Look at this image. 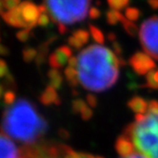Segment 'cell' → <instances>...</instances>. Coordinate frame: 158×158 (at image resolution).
<instances>
[{
	"instance_id": "cell-1",
	"label": "cell",
	"mask_w": 158,
	"mask_h": 158,
	"mask_svg": "<svg viewBox=\"0 0 158 158\" xmlns=\"http://www.w3.org/2000/svg\"><path fill=\"white\" fill-rule=\"evenodd\" d=\"M75 70L79 84L92 92H102L114 86L123 60L101 45H91L77 56Z\"/></svg>"
},
{
	"instance_id": "cell-2",
	"label": "cell",
	"mask_w": 158,
	"mask_h": 158,
	"mask_svg": "<svg viewBox=\"0 0 158 158\" xmlns=\"http://www.w3.org/2000/svg\"><path fill=\"white\" fill-rule=\"evenodd\" d=\"M1 131L24 146L37 145L47 131V122L31 103L12 94L5 96Z\"/></svg>"
},
{
	"instance_id": "cell-3",
	"label": "cell",
	"mask_w": 158,
	"mask_h": 158,
	"mask_svg": "<svg viewBox=\"0 0 158 158\" xmlns=\"http://www.w3.org/2000/svg\"><path fill=\"white\" fill-rule=\"evenodd\" d=\"M123 135L147 158H158V101L150 102L144 114H136Z\"/></svg>"
},
{
	"instance_id": "cell-4",
	"label": "cell",
	"mask_w": 158,
	"mask_h": 158,
	"mask_svg": "<svg viewBox=\"0 0 158 158\" xmlns=\"http://www.w3.org/2000/svg\"><path fill=\"white\" fill-rule=\"evenodd\" d=\"M49 15L58 26L60 33L67 31V26L84 20L89 15L91 0H45Z\"/></svg>"
},
{
	"instance_id": "cell-5",
	"label": "cell",
	"mask_w": 158,
	"mask_h": 158,
	"mask_svg": "<svg viewBox=\"0 0 158 158\" xmlns=\"http://www.w3.org/2000/svg\"><path fill=\"white\" fill-rule=\"evenodd\" d=\"M139 38L146 53L158 60V16H152L143 22Z\"/></svg>"
},
{
	"instance_id": "cell-6",
	"label": "cell",
	"mask_w": 158,
	"mask_h": 158,
	"mask_svg": "<svg viewBox=\"0 0 158 158\" xmlns=\"http://www.w3.org/2000/svg\"><path fill=\"white\" fill-rule=\"evenodd\" d=\"M32 146H19L4 132L0 131V158H29Z\"/></svg>"
},
{
	"instance_id": "cell-7",
	"label": "cell",
	"mask_w": 158,
	"mask_h": 158,
	"mask_svg": "<svg viewBox=\"0 0 158 158\" xmlns=\"http://www.w3.org/2000/svg\"><path fill=\"white\" fill-rule=\"evenodd\" d=\"M66 149L63 145H33L29 158H63Z\"/></svg>"
},
{
	"instance_id": "cell-8",
	"label": "cell",
	"mask_w": 158,
	"mask_h": 158,
	"mask_svg": "<svg viewBox=\"0 0 158 158\" xmlns=\"http://www.w3.org/2000/svg\"><path fill=\"white\" fill-rule=\"evenodd\" d=\"M132 70L138 74H148L154 70L155 63L149 54L145 52H135L130 58Z\"/></svg>"
},
{
	"instance_id": "cell-9",
	"label": "cell",
	"mask_w": 158,
	"mask_h": 158,
	"mask_svg": "<svg viewBox=\"0 0 158 158\" xmlns=\"http://www.w3.org/2000/svg\"><path fill=\"white\" fill-rule=\"evenodd\" d=\"M21 15L23 19L26 28L29 30H32L36 25H38V19L40 16L39 8L35 4L30 1H23L20 5Z\"/></svg>"
},
{
	"instance_id": "cell-10",
	"label": "cell",
	"mask_w": 158,
	"mask_h": 158,
	"mask_svg": "<svg viewBox=\"0 0 158 158\" xmlns=\"http://www.w3.org/2000/svg\"><path fill=\"white\" fill-rule=\"evenodd\" d=\"M73 56L72 49L68 46L59 47L57 50H55L49 57V63L52 67V69L58 70L65 67L68 64L70 58Z\"/></svg>"
},
{
	"instance_id": "cell-11",
	"label": "cell",
	"mask_w": 158,
	"mask_h": 158,
	"mask_svg": "<svg viewBox=\"0 0 158 158\" xmlns=\"http://www.w3.org/2000/svg\"><path fill=\"white\" fill-rule=\"evenodd\" d=\"M1 16L6 23H8L10 26L15 27V28H21L23 30L27 29L23 19H22L21 10L19 6L10 10H7V12H5Z\"/></svg>"
},
{
	"instance_id": "cell-12",
	"label": "cell",
	"mask_w": 158,
	"mask_h": 158,
	"mask_svg": "<svg viewBox=\"0 0 158 158\" xmlns=\"http://www.w3.org/2000/svg\"><path fill=\"white\" fill-rule=\"evenodd\" d=\"M115 150L118 152V154H120L122 157L129 156V155L132 154L134 152H136L133 143L129 138L124 136V135L118 137V139L116 140Z\"/></svg>"
},
{
	"instance_id": "cell-13",
	"label": "cell",
	"mask_w": 158,
	"mask_h": 158,
	"mask_svg": "<svg viewBox=\"0 0 158 158\" xmlns=\"http://www.w3.org/2000/svg\"><path fill=\"white\" fill-rule=\"evenodd\" d=\"M128 106L136 114H144L149 108V103L147 102L144 98L139 97V96H135L129 101Z\"/></svg>"
},
{
	"instance_id": "cell-14",
	"label": "cell",
	"mask_w": 158,
	"mask_h": 158,
	"mask_svg": "<svg viewBox=\"0 0 158 158\" xmlns=\"http://www.w3.org/2000/svg\"><path fill=\"white\" fill-rule=\"evenodd\" d=\"M42 101L45 104L59 103V98L55 93V89L52 87L47 88V89L42 94Z\"/></svg>"
},
{
	"instance_id": "cell-15",
	"label": "cell",
	"mask_w": 158,
	"mask_h": 158,
	"mask_svg": "<svg viewBox=\"0 0 158 158\" xmlns=\"http://www.w3.org/2000/svg\"><path fill=\"white\" fill-rule=\"evenodd\" d=\"M49 77H50V83H51L52 88L55 89V88H59L61 86L63 82V77L58 70L52 69L49 72Z\"/></svg>"
},
{
	"instance_id": "cell-16",
	"label": "cell",
	"mask_w": 158,
	"mask_h": 158,
	"mask_svg": "<svg viewBox=\"0 0 158 158\" xmlns=\"http://www.w3.org/2000/svg\"><path fill=\"white\" fill-rule=\"evenodd\" d=\"M64 75L66 77V79L69 82V84L73 87H75L78 85V78H77V73L75 68H72L68 66L65 71H64Z\"/></svg>"
},
{
	"instance_id": "cell-17",
	"label": "cell",
	"mask_w": 158,
	"mask_h": 158,
	"mask_svg": "<svg viewBox=\"0 0 158 158\" xmlns=\"http://www.w3.org/2000/svg\"><path fill=\"white\" fill-rule=\"evenodd\" d=\"M121 23L123 25L124 30H125L127 31L128 35H130L131 36H135V35H137L138 33H139L140 30L138 29V27L135 25L133 22L128 20L126 17H123Z\"/></svg>"
},
{
	"instance_id": "cell-18",
	"label": "cell",
	"mask_w": 158,
	"mask_h": 158,
	"mask_svg": "<svg viewBox=\"0 0 158 158\" xmlns=\"http://www.w3.org/2000/svg\"><path fill=\"white\" fill-rule=\"evenodd\" d=\"M106 17H107V22L110 25H115L118 22H121L124 15L115 10H110L106 13Z\"/></svg>"
},
{
	"instance_id": "cell-19",
	"label": "cell",
	"mask_w": 158,
	"mask_h": 158,
	"mask_svg": "<svg viewBox=\"0 0 158 158\" xmlns=\"http://www.w3.org/2000/svg\"><path fill=\"white\" fill-rule=\"evenodd\" d=\"M147 86L152 89H158V70H152L146 75Z\"/></svg>"
},
{
	"instance_id": "cell-20",
	"label": "cell",
	"mask_w": 158,
	"mask_h": 158,
	"mask_svg": "<svg viewBox=\"0 0 158 158\" xmlns=\"http://www.w3.org/2000/svg\"><path fill=\"white\" fill-rule=\"evenodd\" d=\"M73 36L74 38H76L82 46H84V45H86L88 43V41L89 39V32L84 29H79L73 33Z\"/></svg>"
},
{
	"instance_id": "cell-21",
	"label": "cell",
	"mask_w": 158,
	"mask_h": 158,
	"mask_svg": "<svg viewBox=\"0 0 158 158\" xmlns=\"http://www.w3.org/2000/svg\"><path fill=\"white\" fill-rule=\"evenodd\" d=\"M63 158H102L99 156H94L91 154H86V153H78L72 149H70L69 147H67L66 152Z\"/></svg>"
},
{
	"instance_id": "cell-22",
	"label": "cell",
	"mask_w": 158,
	"mask_h": 158,
	"mask_svg": "<svg viewBox=\"0 0 158 158\" xmlns=\"http://www.w3.org/2000/svg\"><path fill=\"white\" fill-rule=\"evenodd\" d=\"M89 33L93 36V38L98 43V44H103L105 41V36L103 32L101 31L97 27L94 25H89Z\"/></svg>"
},
{
	"instance_id": "cell-23",
	"label": "cell",
	"mask_w": 158,
	"mask_h": 158,
	"mask_svg": "<svg viewBox=\"0 0 158 158\" xmlns=\"http://www.w3.org/2000/svg\"><path fill=\"white\" fill-rule=\"evenodd\" d=\"M107 1L111 10H115L118 12L120 10L125 9L130 3V0H107Z\"/></svg>"
},
{
	"instance_id": "cell-24",
	"label": "cell",
	"mask_w": 158,
	"mask_h": 158,
	"mask_svg": "<svg viewBox=\"0 0 158 158\" xmlns=\"http://www.w3.org/2000/svg\"><path fill=\"white\" fill-rule=\"evenodd\" d=\"M140 10L136 8H127L125 10V17L130 21H136L140 17Z\"/></svg>"
},
{
	"instance_id": "cell-25",
	"label": "cell",
	"mask_w": 158,
	"mask_h": 158,
	"mask_svg": "<svg viewBox=\"0 0 158 158\" xmlns=\"http://www.w3.org/2000/svg\"><path fill=\"white\" fill-rule=\"evenodd\" d=\"M87 107H88V105L86 104V102L83 100H81V99L75 100V101H73V111L75 112V114H81L83 112V110Z\"/></svg>"
},
{
	"instance_id": "cell-26",
	"label": "cell",
	"mask_w": 158,
	"mask_h": 158,
	"mask_svg": "<svg viewBox=\"0 0 158 158\" xmlns=\"http://www.w3.org/2000/svg\"><path fill=\"white\" fill-rule=\"evenodd\" d=\"M4 8L7 10H10L16 7H18L21 3L20 0H2Z\"/></svg>"
},
{
	"instance_id": "cell-27",
	"label": "cell",
	"mask_w": 158,
	"mask_h": 158,
	"mask_svg": "<svg viewBox=\"0 0 158 158\" xmlns=\"http://www.w3.org/2000/svg\"><path fill=\"white\" fill-rule=\"evenodd\" d=\"M51 17L49 15V13H42L40 14L39 19H38V25L41 27H46L50 23Z\"/></svg>"
},
{
	"instance_id": "cell-28",
	"label": "cell",
	"mask_w": 158,
	"mask_h": 158,
	"mask_svg": "<svg viewBox=\"0 0 158 158\" xmlns=\"http://www.w3.org/2000/svg\"><path fill=\"white\" fill-rule=\"evenodd\" d=\"M31 31V30H29V29L21 30V31H19L16 33V37H17L20 41L25 42V41H27L28 38L30 37Z\"/></svg>"
},
{
	"instance_id": "cell-29",
	"label": "cell",
	"mask_w": 158,
	"mask_h": 158,
	"mask_svg": "<svg viewBox=\"0 0 158 158\" xmlns=\"http://www.w3.org/2000/svg\"><path fill=\"white\" fill-rule=\"evenodd\" d=\"M100 15H101V13H100V10L96 7H93V8L89 9V18L97 19Z\"/></svg>"
},
{
	"instance_id": "cell-30",
	"label": "cell",
	"mask_w": 158,
	"mask_h": 158,
	"mask_svg": "<svg viewBox=\"0 0 158 158\" xmlns=\"http://www.w3.org/2000/svg\"><path fill=\"white\" fill-rule=\"evenodd\" d=\"M35 55V51L32 49H27L24 51V58L28 61L31 60Z\"/></svg>"
},
{
	"instance_id": "cell-31",
	"label": "cell",
	"mask_w": 158,
	"mask_h": 158,
	"mask_svg": "<svg viewBox=\"0 0 158 158\" xmlns=\"http://www.w3.org/2000/svg\"><path fill=\"white\" fill-rule=\"evenodd\" d=\"M86 101H87V104L89 106H91L92 108H94L96 106V104H97V99H96V97L94 94H89L87 96V100Z\"/></svg>"
},
{
	"instance_id": "cell-32",
	"label": "cell",
	"mask_w": 158,
	"mask_h": 158,
	"mask_svg": "<svg viewBox=\"0 0 158 158\" xmlns=\"http://www.w3.org/2000/svg\"><path fill=\"white\" fill-rule=\"evenodd\" d=\"M121 158H147L145 155H143L141 152H134L132 154H131V155H129V156H126V157H121Z\"/></svg>"
},
{
	"instance_id": "cell-33",
	"label": "cell",
	"mask_w": 158,
	"mask_h": 158,
	"mask_svg": "<svg viewBox=\"0 0 158 158\" xmlns=\"http://www.w3.org/2000/svg\"><path fill=\"white\" fill-rule=\"evenodd\" d=\"M112 46H114V52H116V55L119 56L121 52H122V50H121V47H120V45L118 44V42L114 41V43H112Z\"/></svg>"
},
{
	"instance_id": "cell-34",
	"label": "cell",
	"mask_w": 158,
	"mask_h": 158,
	"mask_svg": "<svg viewBox=\"0 0 158 158\" xmlns=\"http://www.w3.org/2000/svg\"><path fill=\"white\" fill-rule=\"evenodd\" d=\"M148 4L153 9V10H156L158 9V0H148Z\"/></svg>"
},
{
	"instance_id": "cell-35",
	"label": "cell",
	"mask_w": 158,
	"mask_h": 158,
	"mask_svg": "<svg viewBox=\"0 0 158 158\" xmlns=\"http://www.w3.org/2000/svg\"><path fill=\"white\" fill-rule=\"evenodd\" d=\"M3 9H4L3 2H2V0H0V15H2L4 14V12H3Z\"/></svg>"
}]
</instances>
